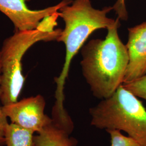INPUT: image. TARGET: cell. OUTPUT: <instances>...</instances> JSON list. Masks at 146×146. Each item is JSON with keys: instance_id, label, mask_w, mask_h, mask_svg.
Segmentation results:
<instances>
[{"instance_id": "obj_1", "label": "cell", "mask_w": 146, "mask_h": 146, "mask_svg": "<svg viewBox=\"0 0 146 146\" xmlns=\"http://www.w3.org/2000/svg\"><path fill=\"white\" fill-rule=\"evenodd\" d=\"M113 9V6L95 9L90 0H74L59 10V16L64 21V28L57 41L64 44L66 57L61 72L54 78L56 84V101L52 108V119L55 123L64 128L73 125L63 104L64 85L72 60L90 34L99 29H107L115 23L116 19L107 16Z\"/></svg>"}, {"instance_id": "obj_2", "label": "cell", "mask_w": 146, "mask_h": 146, "mask_svg": "<svg viewBox=\"0 0 146 146\" xmlns=\"http://www.w3.org/2000/svg\"><path fill=\"white\" fill-rule=\"evenodd\" d=\"M120 20L108 28L104 40L93 39L81 48L82 72L95 97L110 98L123 83L129 56L118 33Z\"/></svg>"}, {"instance_id": "obj_3", "label": "cell", "mask_w": 146, "mask_h": 146, "mask_svg": "<svg viewBox=\"0 0 146 146\" xmlns=\"http://www.w3.org/2000/svg\"><path fill=\"white\" fill-rule=\"evenodd\" d=\"M59 11L44 18L36 29L16 30L3 43L1 52L0 101L3 106L17 101L25 82L22 60L27 50L37 42L57 41L62 29L57 26Z\"/></svg>"}, {"instance_id": "obj_4", "label": "cell", "mask_w": 146, "mask_h": 146, "mask_svg": "<svg viewBox=\"0 0 146 146\" xmlns=\"http://www.w3.org/2000/svg\"><path fill=\"white\" fill-rule=\"evenodd\" d=\"M90 125L100 129L126 133L146 146V110L138 98L122 84L110 98L89 110Z\"/></svg>"}, {"instance_id": "obj_5", "label": "cell", "mask_w": 146, "mask_h": 146, "mask_svg": "<svg viewBox=\"0 0 146 146\" xmlns=\"http://www.w3.org/2000/svg\"><path fill=\"white\" fill-rule=\"evenodd\" d=\"M46 101L41 95L3 106L1 110L11 123L33 133H40L52 119L44 113Z\"/></svg>"}, {"instance_id": "obj_6", "label": "cell", "mask_w": 146, "mask_h": 146, "mask_svg": "<svg viewBox=\"0 0 146 146\" xmlns=\"http://www.w3.org/2000/svg\"><path fill=\"white\" fill-rule=\"evenodd\" d=\"M73 1L62 0L56 5L31 10L27 5L26 0H0V11L9 19L16 30H32L36 29L44 18L58 12Z\"/></svg>"}, {"instance_id": "obj_7", "label": "cell", "mask_w": 146, "mask_h": 146, "mask_svg": "<svg viewBox=\"0 0 146 146\" xmlns=\"http://www.w3.org/2000/svg\"><path fill=\"white\" fill-rule=\"evenodd\" d=\"M125 46L129 62L123 83L146 74V21L128 28V40Z\"/></svg>"}, {"instance_id": "obj_8", "label": "cell", "mask_w": 146, "mask_h": 146, "mask_svg": "<svg viewBox=\"0 0 146 146\" xmlns=\"http://www.w3.org/2000/svg\"><path fill=\"white\" fill-rule=\"evenodd\" d=\"M69 135L52 121L34 136V146H76L77 141Z\"/></svg>"}, {"instance_id": "obj_9", "label": "cell", "mask_w": 146, "mask_h": 146, "mask_svg": "<svg viewBox=\"0 0 146 146\" xmlns=\"http://www.w3.org/2000/svg\"><path fill=\"white\" fill-rule=\"evenodd\" d=\"M34 133L11 123L5 129V144L7 146H34Z\"/></svg>"}, {"instance_id": "obj_10", "label": "cell", "mask_w": 146, "mask_h": 146, "mask_svg": "<svg viewBox=\"0 0 146 146\" xmlns=\"http://www.w3.org/2000/svg\"><path fill=\"white\" fill-rule=\"evenodd\" d=\"M122 86L136 97L146 101V74L131 82L123 83Z\"/></svg>"}, {"instance_id": "obj_11", "label": "cell", "mask_w": 146, "mask_h": 146, "mask_svg": "<svg viewBox=\"0 0 146 146\" xmlns=\"http://www.w3.org/2000/svg\"><path fill=\"white\" fill-rule=\"evenodd\" d=\"M111 139V146H143L129 136L122 134L121 131L108 130Z\"/></svg>"}, {"instance_id": "obj_12", "label": "cell", "mask_w": 146, "mask_h": 146, "mask_svg": "<svg viewBox=\"0 0 146 146\" xmlns=\"http://www.w3.org/2000/svg\"><path fill=\"white\" fill-rule=\"evenodd\" d=\"M125 0H117L113 6V10L115 12L117 17L120 20L127 21L128 15L125 3Z\"/></svg>"}, {"instance_id": "obj_13", "label": "cell", "mask_w": 146, "mask_h": 146, "mask_svg": "<svg viewBox=\"0 0 146 146\" xmlns=\"http://www.w3.org/2000/svg\"><path fill=\"white\" fill-rule=\"evenodd\" d=\"M1 74V52H0V78ZM7 117L3 113L1 107H0V146H3L5 144V131L6 127L8 125Z\"/></svg>"}]
</instances>
